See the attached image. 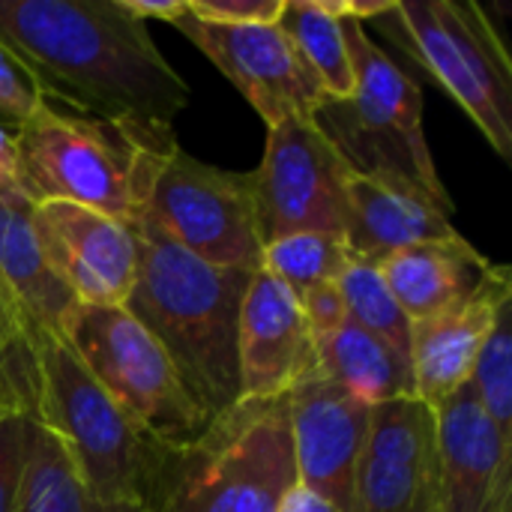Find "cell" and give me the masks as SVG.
Returning <instances> with one entry per match:
<instances>
[{
    "mask_svg": "<svg viewBox=\"0 0 512 512\" xmlns=\"http://www.w3.org/2000/svg\"><path fill=\"white\" fill-rule=\"evenodd\" d=\"M0 42L45 96L105 120L174 132L192 102L147 24L117 0H0Z\"/></svg>",
    "mask_w": 512,
    "mask_h": 512,
    "instance_id": "1",
    "label": "cell"
},
{
    "mask_svg": "<svg viewBox=\"0 0 512 512\" xmlns=\"http://www.w3.org/2000/svg\"><path fill=\"white\" fill-rule=\"evenodd\" d=\"M132 231L138 273L123 309L162 345L192 402L213 420L240 402L237 327L252 273L189 255L144 216Z\"/></svg>",
    "mask_w": 512,
    "mask_h": 512,
    "instance_id": "2",
    "label": "cell"
},
{
    "mask_svg": "<svg viewBox=\"0 0 512 512\" xmlns=\"http://www.w3.org/2000/svg\"><path fill=\"white\" fill-rule=\"evenodd\" d=\"M12 138L15 186L27 201H66L126 225L141 219L153 180L177 147L174 132H144L54 96H42Z\"/></svg>",
    "mask_w": 512,
    "mask_h": 512,
    "instance_id": "3",
    "label": "cell"
},
{
    "mask_svg": "<svg viewBox=\"0 0 512 512\" xmlns=\"http://www.w3.org/2000/svg\"><path fill=\"white\" fill-rule=\"evenodd\" d=\"M297 483L288 396L234 402L183 444H159L141 512H276Z\"/></svg>",
    "mask_w": 512,
    "mask_h": 512,
    "instance_id": "4",
    "label": "cell"
},
{
    "mask_svg": "<svg viewBox=\"0 0 512 512\" xmlns=\"http://www.w3.org/2000/svg\"><path fill=\"white\" fill-rule=\"evenodd\" d=\"M372 24L396 39L477 123L492 150L512 162V60L480 3L393 0Z\"/></svg>",
    "mask_w": 512,
    "mask_h": 512,
    "instance_id": "5",
    "label": "cell"
},
{
    "mask_svg": "<svg viewBox=\"0 0 512 512\" xmlns=\"http://www.w3.org/2000/svg\"><path fill=\"white\" fill-rule=\"evenodd\" d=\"M36 363V420L60 438L75 471L99 504L141 512L159 444L144 438L105 396L63 336L39 342Z\"/></svg>",
    "mask_w": 512,
    "mask_h": 512,
    "instance_id": "6",
    "label": "cell"
},
{
    "mask_svg": "<svg viewBox=\"0 0 512 512\" xmlns=\"http://www.w3.org/2000/svg\"><path fill=\"white\" fill-rule=\"evenodd\" d=\"M342 30L354 66V96L327 102L318 111L321 129L354 168L399 174L453 207L423 132L420 84L369 39L366 24L342 18Z\"/></svg>",
    "mask_w": 512,
    "mask_h": 512,
    "instance_id": "7",
    "label": "cell"
},
{
    "mask_svg": "<svg viewBox=\"0 0 512 512\" xmlns=\"http://www.w3.org/2000/svg\"><path fill=\"white\" fill-rule=\"evenodd\" d=\"M63 339L144 438L183 444L207 429L210 417L192 402L162 345L129 309L78 303Z\"/></svg>",
    "mask_w": 512,
    "mask_h": 512,
    "instance_id": "8",
    "label": "cell"
},
{
    "mask_svg": "<svg viewBox=\"0 0 512 512\" xmlns=\"http://www.w3.org/2000/svg\"><path fill=\"white\" fill-rule=\"evenodd\" d=\"M189 255L231 270H261L249 171H225L180 144L162 162L141 213Z\"/></svg>",
    "mask_w": 512,
    "mask_h": 512,
    "instance_id": "9",
    "label": "cell"
},
{
    "mask_svg": "<svg viewBox=\"0 0 512 512\" xmlns=\"http://www.w3.org/2000/svg\"><path fill=\"white\" fill-rule=\"evenodd\" d=\"M348 159L318 120H288L267 129L258 168L249 171V192L261 243L291 234L345 231L342 174Z\"/></svg>",
    "mask_w": 512,
    "mask_h": 512,
    "instance_id": "10",
    "label": "cell"
},
{
    "mask_svg": "<svg viewBox=\"0 0 512 512\" xmlns=\"http://www.w3.org/2000/svg\"><path fill=\"white\" fill-rule=\"evenodd\" d=\"M171 27L240 90L267 129L288 120H318V111L330 102L279 24L228 27L201 21L186 6Z\"/></svg>",
    "mask_w": 512,
    "mask_h": 512,
    "instance_id": "11",
    "label": "cell"
},
{
    "mask_svg": "<svg viewBox=\"0 0 512 512\" xmlns=\"http://www.w3.org/2000/svg\"><path fill=\"white\" fill-rule=\"evenodd\" d=\"M351 512H441L438 423L417 396L372 408Z\"/></svg>",
    "mask_w": 512,
    "mask_h": 512,
    "instance_id": "12",
    "label": "cell"
},
{
    "mask_svg": "<svg viewBox=\"0 0 512 512\" xmlns=\"http://www.w3.org/2000/svg\"><path fill=\"white\" fill-rule=\"evenodd\" d=\"M33 222L51 273L75 303L126 306L138 273L132 225L66 201L33 204Z\"/></svg>",
    "mask_w": 512,
    "mask_h": 512,
    "instance_id": "13",
    "label": "cell"
},
{
    "mask_svg": "<svg viewBox=\"0 0 512 512\" xmlns=\"http://www.w3.org/2000/svg\"><path fill=\"white\" fill-rule=\"evenodd\" d=\"M288 417L297 483L327 498L339 512H351L372 408L315 366L288 393Z\"/></svg>",
    "mask_w": 512,
    "mask_h": 512,
    "instance_id": "14",
    "label": "cell"
},
{
    "mask_svg": "<svg viewBox=\"0 0 512 512\" xmlns=\"http://www.w3.org/2000/svg\"><path fill=\"white\" fill-rule=\"evenodd\" d=\"M318 366L300 300L267 270H255L240 306L237 372L240 399L288 396Z\"/></svg>",
    "mask_w": 512,
    "mask_h": 512,
    "instance_id": "15",
    "label": "cell"
},
{
    "mask_svg": "<svg viewBox=\"0 0 512 512\" xmlns=\"http://www.w3.org/2000/svg\"><path fill=\"white\" fill-rule=\"evenodd\" d=\"M345 231L342 240L354 261L381 264L384 258L426 243L447 240L459 231L450 216L453 207L435 201L411 180L387 171H360L348 162L342 174Z\"/></svg>",
    "mask_w": 512,
    "mask_h": 512,
    "instance_id": "16",
    "label": "cell"
},
{
    "mask_svg": "<svg viewBox=\"0 0 512 512\" xmlns=\"http://www.w3.org/2000/svg\"><path fill=\"white\" fill-rule=\"evenodd\" d=\"M435 411L441 512H512V441L486 417L471 384Z\"/></svg>",
    "mask_w": 512,
    "mask_h": 512,
    "instance_id": "17",
    "label": "cell"
},
{
    "mask_svg": "<svg viewBox=\"0 0 512 512\" xmlns=\"http://www.w3.org/2000/svg\"><path fill=\"white\" fill-rule=\"evenodd\" d=\"M507 306H512V270L507 264H495L462 306L411 324L408 363L414 396L420 402L438 408L456 390L471 384L477 357Z\"/></svg>",
    "mask_w": 512,
    "mask_h": 512,
    "instance_id": "18",
    "label": "cell"
},
{
    "mask_svg": "<svg viewBox=\"0 0 512 512\" xmlns=\"http://www.w3.org/2000/svg\"><path fill=\"white\" fill-rule=\"evenodd\" d=\"M0 288L21 315L33 348L63 336L78 306L48 267L33 222V201L18 186H0Z\"/></svg>",
    "mask_w": 512,
    "mask_h": 512,
    "instance_id": "19",
    "label": "cell"
},
{
    "mask_svg": "<svg viewBox=\"0 0 512 512\" xmlns=\"http://www.w3.org/2000/svg\"><path fill=\"white\" fill-rule=\"evenodd\" d=\"M495 261L462 234L408 246L378 264L390 294L411 324L462 306L489 276Z\"/></svg>",
    "mask_w": 512,
    "mask_h": 512,
    "instance_id": "20",
    "label": "cell"
},
{
    "mask_svg": "<svg viewBox=\"0 0 512 512\" xmlns=\"http://www.w3.org/2000/svg\"><path fill=\"white\" fill-rule=\"evenodd\" d=\"M315 354L318 369L369 408L414 396L411 363L351 321L318 339Z\"/></svg>",
    "mask_w": 512,
    "mask_h": 512,
    "instance_id": "21",
    "label": "cell"
},
{
    "mask_svg": "<svg viewBox=\"0 0 512 512\" xmlns=\"http://www.w3.org/2000/svg\"><path fill=\"white\" fill-rule=\"evenodd\" d=\"M279 27L321 81L327 99L348 102L354 96V66L342 18L330 15L321 0H288Z\"/></svg>",
    "mask_w": 512,
    "mask_h": 512,
    "instance_id": "22",
    "label": "cell"
},
{
    "mask_svg": "<svg viewBox=\"0 0 512 512\" xmlns=\"http://www.w3.org/2000/svg\"><path fill=\"white\" fill-rule=\"evenodd\" d=\"M18 512H138L105 507L84 486L66 447L42 423H36L33 447L21 483Z\"/></svg>",
    "mask_w": 512,
    "mask_h": 512,
    "instance_id": "23",
    "label": "cell"
},
{
    "mask_svg": "<svg viewBox=\"0 0 512 512\" xmlns=\"http://www.w3.org/2000/svg\"><path fill=\"white\" fill-rule=\"evenodd\" d=\"M351 264V252L339 234H291L273 240L261 252V270L273 273L297 300L315 288L336 285Z\"/></svg>",
    "mask_w": 512,
    "mask_h": 512,
    "instance_id": "24",
    "label": "cell"
},
{
    "mask_svg": "<svg viewBox=\"0 0 512 512\" xmlns=\"http://www.w3.org/2000/svg\"><path fill=\"white\" fill-rule=\"evenodd\" d=\"M339 294L345 300L348 321L363 327L366 333L378 336L384 345H390L396 354L408 360L411 354V321L390 294L378 264L354 261L345 267L339 279Z\"/></svg>",
    "mask_w": 512,
    "mask_h": 512,
    "instance_id": "25",
    "label": "cell"
},
{
    "mask_svg": "<svg viewBox=\"0 0 512 512\" xmlns=\"http://www.w3.org/2000/svg\"><path fill=\"white\" fill-rule=\"evenodd\" d=\"M471 390L495 429L512 441V306L498 315L477 357Z\"/></svg>",
    "mask_w": 512,
    "mask_h": 512,
    "instance_id": "26",
    "label": "cell"
},
{
    "mask_svg": "<svg viewBox=\"0 0 512 512\" xmlns=\"http://www.w3.org/2000/svg\"><path fill=\"white\" fill-rule=\"evenodd\" d=\"M36 423L27 414H0V512H18Z\"/></svg>",
    "mask_w": 512,
    "mask_h": 512,
    "instance_id": "27",
    "label": "cell"
},
{
    "mask_svg": "<svg viewBox=\"0 0 512 512\" xmlns=\"http://www.w3.org/2000/svg\"><path fill=\"white\" fill-rule=\"evenodd\" d=\"M39 408V363L36 354L0 345V414L36 417Z\"/></svg>",
    "mask_w": 512,
    "mask_h": 512,
    "instance_id": "28",
    "label": "cell"
},
{
    "mask_svg": "<svg viewBox=\"0 0 512 512\" xmlns=\"http://www.w3.org/2000/svg\"><path fill=\"white\" fill-rule=\"evenodd\" d=\"M42 96L45 93L39 90L36 78L0 42V123L9 126V129L21 126Z\"/></svg>",
    "mask_w": 512,
    "mask_h": 512,
    "instance_id": "29",
    "label": "cell"
},
{
    "mask_svg": "<svg viewBox=\"0 0 512 512\" xmlns=\"http://www.w3.org/2000/svg\"><path fill=\"white\" fill-rule=\"evenodd\" d=\"M288 0H186L189 12L201 21L246 27V24H279Z\"/></svg>",
    "mask_w": 512,
    "mask_h": 512,
    "instance_id": "30",
    "label": "cell"
},
{
    "mask_svg": "<svg viewBox=\"0 0 512 512\" xmlns=\"http://www.w3.org/2000/svg\"><path fill=\"white\" fill-rule=\"evenodd\" d=\"M300 309H303V315H306V324H309V333H312L315 342L324 339V336H330L333 330H339V327L348 321L345 300H342V294H339V282L303 294V297H300Z\"/></svg>",
    "mask_w": 512,
    "mask_h": 512,
    "instance_id": "31",
    "label": "cell"
},
{
    "mask_svg": "<svg viewBox=\"0 0 512 512\" xmlns=\"http://www.w3.org/2000/svg\"><path fill=\"white\" fill-rule=\"evenodd\" d=\"M0 345L12 348V351H27V354H36L33 348V339L21 321V315L15 312L12 300L6 297V291L0 288Z\"/></svg>",
    "mask_w": 512,
    "mask_h": 512,
    "instance_id": "32",
    "label": "cell"
},
{
    "mask_svg": "<svg viewBox=\"0 0 512 512\" xmlns=\"http://www.w3.org/2000/svg\"><path fill=\"white\" fill-rule=\"evenodd\" d=\"M123 6V12H129L132 18L150 24V21H165V24H174L183 9H186V0H117Z\"/></svg>",
    "mask_w": 512,
    "mask_h": 512,
    "instance_id": "33",
    "label": "cell"
},
{
    "mask_svg": "<svg viewBox=\"0 0 512 512\" xmlns=\"http://www.w3.org/2000/svg\"><path fill=\"white\" fill-rule=\"evenodd\" d=\"M276 512H339V510H336L327 498H321L318 492L306 489L303 483H294V486L282 495V501H279Z\"/></svg>",
    "mask_w": 512,
    "mask_h": 512,
    "instance_id": "34",
    "label": "cell"
}]
</instances>
